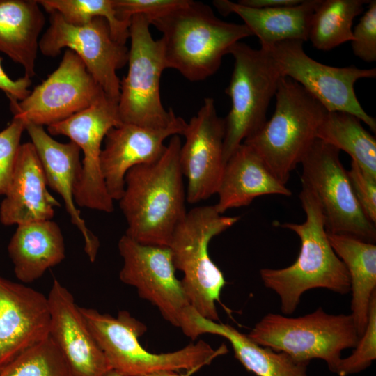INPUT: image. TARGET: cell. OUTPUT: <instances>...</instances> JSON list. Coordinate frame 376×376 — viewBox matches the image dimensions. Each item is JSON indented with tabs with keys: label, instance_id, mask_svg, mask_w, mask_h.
Masks as SVG:
<instances>
[{
	"label": "cell",
	"instance_id": "obj_1",
	"mask_svg": "<svg viewBox=\"0 0 376 376\" xmlns=\"http://www.w3.org/2000/svg\"><path fill=\"white\" fill-rule=\"evenodd\" d=\"M181 145L179 135L172 136L157 160L134 166L125 176L118 201L127 224L125 235L139 243L169 246L187 212Z\"/></svg>",
	"mask_w": 376,
	"mask_h": 376
},
{
	"label": "cell",
	"instance_id": "obj_2",
	"mask_svg": "<svg viewBox=\"0 0 376 376\" xmlns=\"http://www.w3.org/2000/svg\"><path fill=\"white\" fill-rule=\"evenodd\" d=\"M148 20L162 33L167 68L190 81L213 75L234 45L253 36L245 24L223 21L209 6L191 0Z\"/></svg>",
	"mask_w": 376,
	"mask_h": 376
},
{
	"label": "cell",
	"instance_id": "obj_3",
	"mask_svg": "<svg viewBox=\"0 0 376 376\" xmlns=\"http://www.w3.org/2000/svg\"><path fill=\"white\" fill-rule=\"evenodd\" d=\"M299 198L306 214L305 221L280 225L295 233L300 239L297 260L282 269L260 270L263 284L279 295L281 311L285 315L295 311L301 297L309 290L325 288L340 295L350 291L347 270L330 244L317 198L304 185Z\"/></svg>",
	"mask_w": 376,
	"mask_h": 376
},
{
	"label": "cell",
	"instance_id": "obj_4",
	"mask_svg": "<svg viewBox=\"0 0 376 376\" xmlns=\"http://www.w3.org/2000/svg\"><path fill=\"white\" fill-rule=\"evenodd\" d=\"M269 120L243 143L261 157L272 173L286 185L292 171L317 139L327 109L297 82L281 77Z\"/></svg>",
	"mask_w": 376,
	"mask_h": 376
},
{
	"label": "cell",
	"instance_id": "obj_5",
	"mask_svg": "<svg viewBox=\"0 0 376 376\" xmlns=\"http://www.w3.org/2000/svg\"><path fill=\"white\" fill-rule=\"evenodd\" d=\"M79 310L111 370L123 376L200 369L228 352L224 345L214 350L199 340L172 352L151 353L139 341L147 331L146 326L127 311H120L113 317L93 308L79 307Z\"/></svg>",
	"mask_w": 376,
	"mask_h": 376
},
{
	"label": "cell",
	"instance_id": "obj_6",
	"mask_svg": "<svg viewBox=\"0 0 376 376\" xmlns=\"http://www.w3.org/2000/svg\"><path fill=\"white\" fill-rule=\"evenodd\" d=\"M239 216H225L215 205L187 211L175 228L169 247L175 269L183 272L181 283L190 305L203 318L217 322L216 302L226 282L210 257L211 240L232 227Z\"/></svg>",
	"mask_w": 376,
	"mask_h": 376
},
{
	"label": "cell",
	"instance_id": "obj_7",
	"mask_svg": "<svg viewBox=\"0 0 376 376\" xmlns=\"http://www.w3.org/2000/svg\"><path fill=\"white\" fill-rule=\"evenodd\" d=\"M246 335L255 343L298 361L324 360L334 373L342 352L354 348L360 338L351 314L331 315L321 307L296 318L268 313Z\"/></svg>",
	"mask_w": 376,
	"mask_h": 376
},
{
	"label": "cell",
	"instance_id": "obj_8",
	"mask_svg": "<svg viewBox=\"0 0 376 376\" xmlns=\"http://www.w3.org/2000/svg\"><path fill=\"white\" fill-rule=\"evenodd\" d=\"M234 58L231 79L226 93L231 100L224 118L225 162L247 138L267 121L266 114L275 96L281 75L267 51L238 42L230 53Z\"/></svg>",
	"mask_w": 376,
	"mask_h": 376
},
{
	"label": "cell",
	"instance_id": "obj_9",
	"mask_svg": "<svg viewBox=\"0 0 376 376\" xmlns=\"http://www.w3.org/2000/svg\"><path fill=\"white\" fill-rule=\"evenodd\" d=\"M150 25L143 15L131 18L128 71L120 80L118 109L122 123L160 128L177 116L162 103L160 79L168 68L162 40L153 39Z\"/></svg>",
	"mask_w": 376,
	"mask_h": 376
},
{
	"label": "cell",
	"instance_id": "obj_10",
	"mask_svg": "<svg viewBox=\"0 0 376 376\" xmlns=\"http://www.w3.org/2000/svg\"><path fill=\"white\" fill-rule=\"evenodd\" d=\"M339 153L335 147L317 139L301 162V185L317 198L327 233L350 235L374 244L375 224L360 207Z\"/></svg>",
	"mask_w": 376,
	"mask_h": 376
},
{
	"label": "cell",
	"instance_id": "obj_11",
	"mask_svg": "<svg viewBox=\"0 0 376 376\" xmlns=\"http://www.w3.org/2000/svg\"><path fill=\"white\" fill-rule=\"evenodd\" d=\"M303 43L298 40H286L261 48L267 51L281 77H288L297 82L327 111L351 113L375 132V118L364 111L354 89L357 80L375 78V68L324 65L308 56L304 50Z\"/></svg>",
	"mask_w": 376,
	"mask_h": 376
},
{
	"label": "cell",
	"instance_id": "obj_12",
	"mask_svg": "<svg viewBox=\"0 0 376 376\" xmlns=\"http://www.w3.org/2000/svg\"><path fill=\"white\" fill-rule=\"evenodd\" d=\"M121 124L118 102L104 94L88 108L47 127L50 135L68 137L84 155L74 191L76 205L107 213L113 211V201L101 172L100 155L106 134Z\"/></svg>",
	"mask_w": 376,
	"mask_h": 376
},
{
	"label": "cell",
	"instance_id": "obj_13",
	"mask_svg": "<svg viewBox=\"0 0 376 376\" xmlns=\"http://www.w3.org/2000/svg\"><path fill=\"white\" fill-rule=\"evenodd\" d=\"M49 26L39 40V50L55 57L64 48L74 52L109 98L118 102L120 80L117 70L127 64L129 48L115 40L107 20L96 17L76 26L49 13Z\"/></svg>",
	"mask_w": 376,
	"mask_h": 376
},
{
	"label": "cell",
	"instance_id": "obj_14",
	"mask_svg": "<svg viewBox=\"0 0 376 376\" xmlns=\"http://www.w3.org/2000/svg\"><path fill=\"white\" fill-rule=\"evenodd\" d=\"M105 94L81 59L66 49L58 68L21 101L9 99L13 116L49 126L91 106Z\"/></svg>",
	"mask_w": 376,
	"mask_h": 376
},
{
	"label": "cell",
	"instance_id": "obj_15",
	"mask_svg": "<svg viewBox=\"0 0 376 376\" xmlns=\"http://www.w3.org/2000/svg\"><path fill=\"white\" fill-rule=\"evenodd\" d=\"M123 265L120 280L134 287L142 299L155 306L163 318L180 327L185 311L191 306L169 246L143 244L126 235L118 244Z\"/></svg>",
	"mask_w": 376,
	"mask_h": 376
},
{
	"label": "cell",
	"instance_id": "obj_16",
	"mask_svg": "<svg viewBox=\"0 0 376 376\" xmlns=\"http://www.w3.org/2000/svg\"><path fill=\"white\" fill-rule=\"evenodd\" d=\"M182 135L179 162L187 182L186 200L195 204L217 194L226 164L225 120L218 116L213 98L204 99Z\"/></svg>",
	"mask_w": 376,
	"mask_h": 376
},
{
	"label": "cell",
	"instance_id": "obj_17",
	"mask_svg": "<svg viewBox=\"0 0 376 376\" xmlns=\"http://www.w3.org/2000/svg\"><path fill=\"white\" fill-rule=\"evenodd\" d=\"M186 125L182 118L176 116L165 127L122 123L107 132L100 155V168L113 201H119L123 196L127 172L137 165L157 160L166 148L164 141L173 135H182Z\"/></svg>",
	"mask_w": 376,
	"mask_h": 376
},
{
	"label": "cell",
	"instance_id": "obj_18",
	"mask_svg": "<svg viewBox=\"0 0 376 376\" xmlns=\"http://www.w3.org/2000/svg\"><path fill=\"white\" fill-rule=\"evenodd\" d=\"M47 299L49 336L61 352L69 376H106L111 366L70 292L54 279Z\"/></svg>",
	"mask_w": 376,
	"mask_h": 376
},
{
	"label": "cell",
	"instance_id": "obj_19",
	"mask_svg": "<svg viewBox=\"0 0 376 376\" xmlns=\"http://www.w3.org/2000/svg\"><path fill=\"white\" fill-rule=\"evenodd\" d=\"M47 297L0 276V370L49 336Z\"/></svg>",
	"mask_w": 376,
	"mask_h": 376
},
{
	"label": "cell",
	"instance_id": "obj_20",
	"mask_svg": "<svg viewBox=\"0 0 376 376\" xmlns=\"http://www.w3.org/2000/svg\"><path fill=\"white\" fill-rule=\"evenodd\" d=\"M25 130L42 164L47 186L64 201L71 222L81 232L84 251L91 262L96 259L100 247L98 237L87 227L74 200V191L82 169L81 150L74 142L61 143L53 139L43 126L24 121Z\"/></svg>",
	"mask_w": 376,
	"mask_h": 376
},
{
	"label": "cell",
	"instance_id": "obj_21",
	"mask_svg": "<svg viewBox=\"0 0 376 376\" xmlns=\"http://www.w3.org/2000/svg\"><path fill=\"white\" fill-rule=\"evenodd\" d=\"M60 203L47 189L45 175L31 142L22 143L5 198L0 206V221L17 226L52 220Z\"/></svg>",
	"mask_w": 376,
	"mask_h": 376
},
{
	"label": "cell",
	"instance_id": "obj_22",
	"mask_svg": "<svg viewBox=\"0 0 376 376\" xmlns=\"http://www.w3.org/2000/svg\"><path fill=\"white\" fill-rule=\"evenodd\" d=\"M180 328L193 340L203 334L226 338L235 358L256 376H308L309 362L298 361L284 352L262 347L233 327L203 318L191 306L185 311Z\"/></svg>",
	"mask_w": 376,
	"mask_h": 376
},
{
	"label": "cell",
	"instance_id": "obj_23",
	"mask_svg": "<svg viewBox=\"0 0 376 376\" xmlns=\"http://www.w3.org/2000/svg\"><path fill=\"white\" fill-rule=\"evenodd\" d=\"M217 211L249 205L257 197L277 194L285 196L292 191L269 171L261 157L242 143L225 164L217 191Z\"/></svg>",
	"mask_w": 376,
	"mask_h": 376
},
{
	"label": "cell",
	"instance_id": "obj_24",
	"mask_svg": "<svg viewBox=\"0 0 376 376\" xmlns=\"http://www.w3.org/2000/svg\"><path fill=\"white\" fill-rule=\"evenodd\" d=\"M318 0H302L297 5L270 8H257L229 0H216L213 4L224 15L240 16L260 47H267L286 40L305 42L308 40L312 15Z\"/></svg>",
	"mask_w": 376,
	"mask_h": 376
},
{
	"label": "cell",
	"instance_id": "obj_25",
	"mask_svg": "<svg viewBox=\"0 0 376 376\" xmlns=\"http://www.w3.org/2000/svg\"><path fill=\"white\" fill-rule=\"evenodd\" d=\"M8 253L17 279L23 283H32L65 258L61 230L52 220L18 225Z\"/></svg>",
	"mask_w": 376,
	"mask_h": 376
},
{
	"label": "cell",
	"instance_id": "obj_26",
	"mask_svg": "<svg viewBox=\"0 0 376 376\" xmlns=\"http://www.w3.org/2000/svg\"><path fill=\"white\" fill-rule=\"evenodd\" d=\"M45 17L36 0H0V52L31 78Z\"/></svg>",
	"mask_w": 376,
	"mask_h": 376
},
{
	"label": "cell",
	"instance_id": "obj_27",
	"mask_svg": "<svg viewBox=\"0 0 376 376\" xmlns=\"http://www.w3.org/2000/svg\"><path fill=\"white\" fill-rule=\"evenodd\" d=\"M327 236L349 274L351 315L361 337L368 323L370 299L376 292V245L347 235L327 233Z\"/></svg>",
	"mask_w": 376,
	"mask_h": 376
},
{
	"label": "cell",
	"instance_id": "obj_28",
	"mask_svg": "<svg viewBox=\"0 0 376 376\" xmlns=\"http://www.w3.org/2000/svg\"><path fill=\"white\" fill-rule=\"evenodd\" d=\"M316 137L347 152L366 173L376 178V140L357 116L343 111H327Z\"/></svg>",
	"mask_w": 376,
	"mask_h": 376
},
{
	"label": "cell",
	"instance_id": "obj_29",
	"mask_svg": "<svg viewBox=\"0 0 376 376\" xmlns=\"http://www.w3.org/2000/svg\"><path fill=\"white\" fill-rule=\"evenodd\" d=\"M367 0H318L311 17L308 40L320 50L328 51L352 41L354 19Z\"/></svg>",
	"mask_w": 376,
	"mask_h": 376
},
{
	"label": "cell",
	"instance_id": "obj_30",
	"mask_svg": "<svg viewBox=\"0 0 376 376\" xmlns=\"http://www.w3.org/2000/svg\"><path fill=\"white\" fill-rule=\"evenodd\" d=\"M47 12H55L68 23L81 26L96 17L105 19L113 38L125 45L130 38V24L120 21L113 0H36Z\"/></svg>",
	"mask_w": 376,
	"mask_h": 376
},
{
	"label": "cell",
	"instance_id": "obj_31",
	"mask_svg": "<svg viewBox=\"0 0 376 376\" xmlns=\"http://www.w3.org/2000/svg\"><path fill=\"white\" fill-rule=\"evenodd\" d=\"M0 376H69L67 363L49 336L0 370Z\"/></svg>",
	"mask_w": 376,
	"mask_h": 376
},
{
	"label": "cell",
	"instance_id": "obj_32",
	"mask_svg": "<svg viewBox=\"0 0 376 376\" xmlns=\"http://www.w3.org/2000/svg\"><path fill=\"white\" fill-rule=\"evenodd\" d=\"M352 353L340 361L336 374L347 376L368 368L376 358V292L369 306L366 327Z\"/></svg>",
	"mask_w": 376,
	"mask_h": 376
},
{
	"label": "cell",
	"instance_id": "obj_33",
	"mask_svg": "<svg viewBox=\"0 0 376 376\" xmlns=\"http://www.w3.org/2000/svg\"><path fill=\"white\" fill-rule=\"evenodd\" d=\"M24 130V120L13 116L9 125L0 132V195L5 196L10 186Z\"/></svg>",
	"mask_w": 376,
	"mask_h": 376
},
{
	"label": "cell",
	"instance_id": "obj_34",
	"mask_svg": "<svg viewBox=\"0 0 376 376\" xmlns=\"http://www.w3.org/2000/svg\"><path fill=\"white\" fill-rule=\"evenodd\" d=\"M354 54L366 62L376 60V1L368 3V10L352 30Z\"/></svg>",
	"mask_w": 376,
	"mask_h": 376
},
{
	"label": "cell",
	"instance_id": "obj_35",
	"mask_svg": "<svg viewBox=\"0 0 376 376\" xmlns=\"http://www.w3.org/2000/svg\"><path fill=\"white\" fill-rule=\"evenodd\" d=\"M188 0H113L118 19L130 23L136 15H143L148 19L159 16L180 6Z\"/></svg>",
	"mask_w": 376,
	"mask_h": 376
},
{
	"label": "cell",
	"instance_id": "obj_36",
	"mask_svg": "<svg viewBox=\"0 0 376 376\" xmlns=\"http://www.w3.org/2000/svg\"><path fill=\"white\" fill-rule=\"evenodd\" d=\"M348 178L354 194L368 219L376 224V178L366 173L352 161Z\"/></svg>",
	"mask_w": 376,
	"mask_h": 376
},
{
	"label": "cell",
	"instance_id": "obj_37",
	"mask_svg": "<svg viewBox=\"0 0 376 376\" xmlns=\"http://www.w3.org/2000/svg\"><path fill=\"white\" fill-rule=\"evenodd\" d=\"M3 58L0 56V90L3 91L8 99L21 101L26 97L31 91V78L24 75L17 79H11L2 67Z\"/></svg>",
	"mask_w": 376,
	"mask_h": 376
},
{
	"label": "cell",
	"instance_id": "obj_38",
	"mask_svg": "<svg viewBox=\"0 0 376 376\" xmlns=\"http://www.w3.org/2000/svg\"><path fill=\"white\" fill-rule=\"evenodd\" d=\"M301 1L302 0H240L237 2L252 8H270L295 6Z\"/></svg>",
	"mask_w": 376,
	"mask_h": 376
},
{
	"label": "cell",
	"instance_id": "obj_39",
	"mask_svg": "<svg viewBox=\"0 0 376 376\" xmlns=\"http://www.w3.org/2000/svg\"><path fill=\"white\" fill-rule=\"evenodd\" d=\"M199 368H193L187 370L185 373H178L176 371L171 370H161L156 371L151 373L146 374L141 376H191L194 373L198 370Z\"/></svg>",
	"mask_w": 376,
	"mask_h": 376
},
{
	"label": "cell",
	"instance_id": "obj_40",
	"mask_svg": "<svg viewBox=\"0 0 376 376\" xmlns=\"http://www.w3.org/2000/svg\"><path fill=\"white\" fill-rule=\"evenodd\" d=\"M106 376H123L121 374L118 373V372L113 370H111L107 375Z\"/></svg>",
	"mask_w": 376,
	"mask_h": 376
}]
</instances>
